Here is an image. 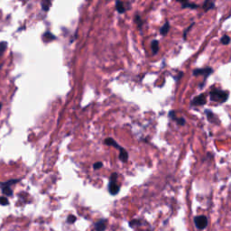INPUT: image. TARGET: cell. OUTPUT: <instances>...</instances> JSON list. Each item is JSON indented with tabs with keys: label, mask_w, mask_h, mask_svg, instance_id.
<instances>
[{
	"label": "cell",
	"mask_w": 231,
	"mask_h": 231,
	"mask_svg": "<svg viewBox=\"0 0 231 231\" xmlns=\"http://www.w3.org/2000/svg\"><path fill=\"white\" fill-rule=\"evenodd\" d=\"M192 106H203L206 104V95L200 94L197 97H195L191 102Z\"/></svg>",
	"instance_id": "5"
},
{
	"label": "cell",
	"mask_w": 231,
	"mask_h": 231,
	"mask_svg": "<svg viewBox=\"0 0 231 231\" xmlns=\"http://www.w3.org/2000/svg\"><path fill=\"white\" fill-rule=\"evenodd\" d=\"M2 192L4 193L5 196H12L13 195V191L11 190V188L9 186H3L2 187Z\"/></svg>",
	"instance_id": "16"
},
{
	"label": "cell",
	"mask_w": 231,
	"mask_h": 231,
	"mask_svg": "<svg viewBox=\"0 0 231 231\" xmlns=\"http://www.w3.org/2000/svg\"><path fill=\"white\" fill-rule=\"evenodd\" d=\"M206 114H207V116H208V119H209L210 122L216 124V122L218 121V117H217L216 116L214 115L211 111H209V110H206ZM218 123H219V121H218Z\"/></svg>",
	"instance_id": "14"
},
{
	"label": "cell",
	"mask_w": 231,
	"mask_h": 231,
	"mask_svg": "<svg viewBox=\"0 0 231 231\" xmlns=\"http://www.w3.org/2000/svg\"><path fill=\"white\" fill-rule=\"evenodd\" d=\"M120 151V153H119V159L123 162H127V159H128V154H127V152L122 147V149L121 150H119Z\"/></svg>",
	"instance_id": "10"
},
{
	"label": "cell",
	"mask_w": 231,
	"mask_h": 231,
	"mask_svg": "<svg viewBox=\"0 0 231 231\" xmlns=\"http://www.w3.org/2000/svg\"><path fill=\"white\" fill-rule=\"evenodd\" d=\"M116 9L120 14H123V13L126 12V7L124 5V3L121 2V1H116Z\"/></svg>",
	"instance_id": "9"
},
{
	"label": "cell",
	"mask_w": 231,
	"mask_h": 231,
	"mask_svg": "<svg viewBox=\"0 0 231 231\" xmlns=\"http://www.w3.org/2000/svg\"><path fill=\"white\" fill-rule=\"evenodd\" d=\"M8 204H9V201L6 197H0V205L6 206Z\"/></svg>",
	"instance_id": "24"
},
{
	"label": "cell",
	"mask_w": 231,
	"mask_h": 231,
	"mask_svg": "<svg viewBox=\"0 0 231 231\" xmlns=\"http://www.w3.org/2000/svg\"><path fill=\"white\" fill-rule=\"evenodd\" d=\"M214 6H215V3L212 1H205L203 3V8L206 12L209 11V9H212Z\"/></svg>",
	"instance_id": "13"
},
{
	"label": "cell",
	"mask_w": 231,
	"mask_h": 231,
	"mask_svg": "<svg viewBox=\"0 0 231 231\" xmlns=\"http://www.w3.org/2000/svg\"><path fill=\"white\" fill-rule=\"evenodd\" d=\"M213 72L212 68L210 67H206V68H201V69H196L193 71V75L194 76H204V80H206V79L208 76H209L211 73Z\"/></svg>",
	"instance_id": "4"
},
{
	"label": "cell",
	"mask_w": 231,
	"mask_h": 231,
	"mask_svg": "<svg viewBox=\"0 0 231 231\" xmlns=\"http://www.w3.org/2000/svg\"><path fill=\"white\" fill-rule=\"evenodd\" d=\"M169 116H170V117L171 118H172V119H174L179 125H181V126H183V125H185V119L183 118V117H179V118H177V117H175V112L174 111H171L170 113H169Z\"/></svg>",
	"instance_id": "8"
},
{
	"label": "cell",
	"mask_w": 231,
	"mask_h": 231,
	"mask_svg": "<svg viewBox=\"0 0 231 231\" xmlns=\"http://www.w3.org/2000/svg\"><path fill=\"white\" fill-rule=\"evenodd\" d=\"M50 5H51V2L50 1H43V2H42V8L44 11H48Z\"/></svg>",
	"instance_id": "20"
},
{
	"label": "cell",
	"mask_w": 231,
	"mask_h": 231,
	"mask_svg": "<svg viewBox=\"0 0 231 231\" xmlns=\"http://www.w3.org/2000/svg\"><path fill=\"white\" fill-rule=\"evenodd\" d=\"M104 143L107 145V146H113V147H115L116 149H118V150H121L122 149V147L116 142L114 139H112V138H110V137H108V138H106L105 139V141H104Z\"/></svg>",
	"instance_id": "7"
},
{
	"label": "cell",
	"mask_w": 231,
	"mask_h": 231,
	"mask_svg": "<svg viewBox=\"0 0 231 231\" xmlns=\"http://www.w3.org/2000/svg\"><path fill=\"white\" fill-rule=\"evenodd\" d=\"M102 166H103V163H102L101 162H97L96 163L93 164V169H94V170H99V169H100Z\"/></svg>",
	"instance_id": "26"
},
{
	"label": "cell",
	"mask_w": 231,
	"mask_h": 231,
	"mask_svg": "<svg viewBox=\"0 0 231 231\" xmlns=\"http://www.w3.org/2000/svg\"><path fill=\"white\" fill-rule=\"evenodd\" d=\"M75 221H76V217L73 216V215H70V216L68 217V219H67V222L70 223V224H72V223H74Z\"/></svg>",
	"instance_id": "25"
},
{
	"label": "cell",
	"mask_w": 231,
	"mask_h": 231,
	"mask_svg": "<svg viewBox=\"0 0 231 231\" xmlns=\"http://www.w3.org/2000/svg\"><path fill=\"white\" fill-rule=\"evenodd\" d=\"M107 220L106 219H99L94 224V228L97 231H104L107 229Z\"/></svg>",
	"instance_id": "6"
},
{
	"label": "cell",
	"mask_w": 231,
	"mask_h": 231,
	"mask_svg": "<svg viewBox=\"0 0 231 231\" xmlns=\"http://www.w3.org/2000/svg\"><path fill=\"white\" fill-rule=\"evenodd\" d=\"M220 42H221V43H222V44L227 45V44H229V42H230V37H229V35H224V36H222V37H221V39H220Z\"/></svg>",
	"instance_id": "21"
},
{
	"label": "cell",
	"mask_w": 231,
	"mask_h": 231,
	"mask_svg": "<svg viewBox=\"0 0 231 231\" xmlns=\"http://www.w3.org/2000/svg\"><path fill=\"white\" fill-rule=\"evenodd\" d=\"M20 180H10V181H8V182H1L0 183V186L1 187H3V186H11V185H13V184H15V183H16V182H18Z\"/></svg>",
	"instance_id": "19"
},
{
	"label": "cell",
	"mask_w": 231,
	"mask_h": 231,
	"mask_svg": "<svg viewBox=\"0 0 231 231\" xmlns=\"http://www.w3.org/2000/svg\"><path fill=\"white\" fill-rule=\"evenodd\" d=\"M142 223H141V221L140 220H138V219H134V220H132L130 223H129V225H130V227H132V228H135L136 226H140Z\"/></svg>",
	"instance_id": "23"
},
{
	"label": "cell",
	"mask_w": 231,
	"mask_h": 231,
	"mask_svg": "<svg viewBox=\"0 0 231 231\" xmlns=\"http://www.w3.org/2000/svg\"><path fill=\"white\" fill-rule=\"evenodd\" d=\"M169 29H170V23H169L168 21H166V22L164 23V25L161 27V29H160V34H161L162 35H165L168 33Z\"/></svg>",
	"instance_id": "11"
},
{
	"label": "cell",
	"mask_w": 231,
	"mask_h": 231,
	"mask_svg": "<svg viewBox=\"0 0 231 231\" xmlns=\"http://www.w3.org/2000/svg\"><path fill=\"white\" fill-rule=\"evenodd\" d=\"M193 25H194V23H192V25H190V26H189V27H188V28L185 30V32H184V34H183V38H184V40L186 39V36H187V33H188V32L190 31V29L192 27Z\"/></svg>",
	"instance_id": "27"
},
{
	"label": "cell",
	"mask_w": 231,
	"mask_h": 231,
	"mask_svg": "<svg viewBox=\"0 0 231 231\" xmlns=\"http://www.w3.org/2000/svg\"><path fill=\"white\" fill-rule=\"evenodd\" d=\"M42 39L49 42V41H52V40H55L56 39V36H54L52 34H51L50 32H46L45 34H43L42 35Z\"/></svg>",
	"instance_id": "17"
},
{
	"label": "cell",
	"mask_w": 231,
	"mask_h": 231,
	"mask_svg": "<svg viewBox=\"0 0 231 231\" xmlns=\"http://www.w3.org/2000/svg\"><path fill=\"white\" fill-rule=\"evenodd\" d=\"M135 21H136V23L138 28L141 29L142 26H143V25H144V22H143V20H142V18H141V16H140L139 15H137V14L136 15V16H135Z\"/></svg>",
	"instance_id": "18"
},
{
	"label": "cell",
	"mask_w": 231,
	"mask_h": 231,
	"mask_svg": "<svg viewBox=\"0 0 231 231\" xmlns=\"http://www.w3.org/2000/svg\"><path fill=\"white\" fill-rule=\"evenodd\" d=\"M6 47H7V43H6L5 42H0V56H1V55L3 54V52L5 51Z\"/></svg>",
	"instance_id": "22"
},
{
	"label": "cell",
	"mask_w": 231,
	"mask_h": 231,
	"mask_svg": "<svg viewBox=\"0 0 231 231\" xmlns=\"http://www.w3.org/2000/svg\"><path fill=\"white\" fill-rule=\"evenodd\" d=\"M194 223L199 229H204L208 226V219L206 216L203 215L197 216L194 219Z\"/></svg>",
	"instance_id": "3"
},
{
	"label": "cell",
	"mask_w": 231,
	"mask_h": 231,
	"mask_svg": "<svg viewBox=\"0 0 231 231\" xmlns=\"http://www.w3.org/2000/svg\"><path fill=\"white\" fill-rule=\"evenodd\" d=\"M182 8H192V9H195V8H198L199 5H196V4L189 3V2H182Z\"/></svg>",
	"instance_id": "15"
},
{
	"label": "cell",
	"mask_w": 231,
	"mask_h": 231,
	"mask_svg": "<svg viewBox=\"0 0 231 231\" xmlns=\"http://www.w3.org/2000/svg\"><path fill=\"white\" fill-rule=\"evenodd\" d=\"M151 49H152V52L153 54H156L158 52L159 50V42L157 40H153L151 42Z\"/></svg>",
	"instance_id": "12"
},
{
	"label": "cell",
	"mask_w": 231,
	"mask_h": 231,
	"mask_svg": "<svg viewBox=\"0 0 231 231\" xmlns=\"http://www.w3.org/2000/svg\"><path fill=\"white\" fill-rule=\"evenodd\" d=\"M209 97L211 101H216L219 103H224L229 99V92L222 89H213L209 92Z\"/></svg>",
	"instance_id": "1"
},
{
	"label": "cell",
	"mask_w": 231,
	"mask_h": 231,
	"mask_svg": "<svg viewBox=\"0 0 231 231\" xmlns=\"http://www.w3.org/2000/svg\"><path fill=\"white\" fill-rule=\"evenodd\" d=\"M1 67H2V65H0V69H1Z\"/></svg>",
	"instance_id": "28"
},
{
	"label": "cell",
	"mask_w": 231,
	"mask_h": 231,
	"mask_svg": "<svg viewBox=\"0 0 231 231\" xmlns=\"http://www.w3.org/2000/svg\"><path fill=\"white\" fill-rule=\"evenodd\" d=\"M117 181V173L113 172L110 176V182L109 184V192L111 195H116L120 191V187L116 182Z\"/></svg>",
	"instance_id": "2"
}]
</instances>
